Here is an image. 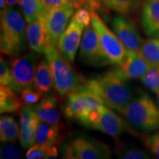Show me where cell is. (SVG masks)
Wrapping results in <instances>:
<instances>
[{"mask_svg":"<svg viewBox=\"0 0 159 159\" xmlns=\"http://www.w3.org/2000/svg\"><path fill=\"white\" fill-rule=\"evenodd\" d=\"M27 44L31 51L42 54L48 46L47 34L42 19L41 17L29 23L27 27Z\"/></svg>","mask_w":159,"mask_h":159,"instance_id":"18","label":"cell"},{"mask_svg":"<svg viewBox=\"0 0 159 159\" xmlns=\"http://www.w3.org/2000/svg\"><path fill=\"white\" fill-rule=\"evenodd\" d=\"M116 156L121 159H150L151 154L148 151L131 144L120 145L116 149Z\"/></svg>","mask_w":159,"mask_h":159,"instance_id":"26","label":"cell"},{"mask_svg":"<svg viewBox=\"0 0 159 159\" xmlns=\"http://www.w3.org/2000/svg\"><path fill=\"white\" fill-rule=\"evenodd\" d=\"M20 7L28 23L39 19L47 7L40 0H20Z\"/></svg>","mask_w":159,"mask_h":159,"instance_id":"24","label":"cell"},{"mask_svg":"<svg viewBox=\"0 0 159 159\" xmlns=\"http://www.w3.org/2000/svg\"><path fill=\"white\" fill-rule=\"evenodd\" d=\"M63 129L40 121L38 126L35 144L57 147L62 143Z\"/></svg>","mask_w":159,"mask_h":159,"instance_id":"20","label":"cell"},{"mask_svg":"<svg viewBox=\"0 0 159 159\" xmlns=\"http://www.w3.org/2000/svg\"><path fill=\"white\" fill-rule=\"evenodd\" d=\"M91 23L94 25L98 34L99 43L105 57L111 64L120 65L126 57L128 51L123 45L122 41L116 36L114 32L111 31L108 28L96 11H91Z\"/></svg>","mask_w":159,"mask_h":159,"instance_id":"7","label":"cell"},{"mask_svg":"<svg viewBox=\"0 0 159 159\" xmlns=\"http://www.w3.org/2000/svg\"><path fill=\"white\" fill-rule=\"evenodd\" d=\"M113 31L128 52H139L144 40L136 25L123 16H116L111 23Z\"/></svg>","mask_w":159,"mask_h":159,"instance_id":"12","label":"cell"},{"mask_svg":"<svg viewBox=\"0 0 159 159\" xmlns=\"http://www.w3.org/2000/svg\"><path fill=\"white\" fill-rule=\"evenodd\" d=\"M139 52L150 66H159V39L144 40Z\"/></svg>","mask_w":159,"mask_h":159,"instance_id":"25","label":"cell"},{"mask_svg":"<svg viewBox=\"0 0 159 159\" xmlns=\"http://www.w3.org/2000/svg\"><path fill=\"white\" fill-rule=\"evenodd\" d=\"M45 57L50 66L55 89L59 95L64 97L75 91L84 79L77 73L54 46L48 45L44 51Z\"/></svg>","mask_w":159,"mask_h":159,"instance_id":"4","label":"cell"},{"mask_svg":"<svg viewBox=\"0 0 159 159\" xmlns=\"http://www.w3.org/2000/svg\"><path fill=\"white\" fill-rule=\"evenodd\" d=\"M21 99L26 105H35L41 99V94L37 90H33L30 89H25L21 92Z\"/></svg>","mask_w":159,"mask_h":159,"instance_id":"33","label":"cell"},{"mask_svg":"<svg viewBox=\"0 0 159 159\" xmlns=\"http://www.w3.org/2000/svg\"><path fill=\"white\" fill-rule=\"evenodd\" d=\"M141 81L149 90L156 94L159 89V66H150Z\"/></svg>","mask_w":159,"mask_h":159,"instance_id":"28","label":"cell"},{"mask_svg":"<svg viewBox=\"0 0 159 159\" xmlns=\"http://www.w3.org/2000/svg\"><path fill=\"white\" fill-rule=\"evenodd\" d=\"M77 89L92 93L101 99L105 105L123 115L134 97L128 80L115 69L84 80Z\"/></svg>","mask_w":159,"mask_h":159,"instance_id":"1","label":"cell"},{"mask_svg":"<svg viewBox=\"0 0 159 159\" xmlns=\"http://www.w3.org/2000/svg\"><path fill=\"white\" fill-rule=\"evenodd\" d=\"M40 54L32 51L21 55H16L11 62V69L18 91L33 87L35 75Z\"/></svg>","mask_w":159,"mask_h":159,"instance_id":"9","label":"cell"},{"mask_svg":"<svg viewBox=\"0 0 159 159\" xmlns=\"http://www.w3.org/2000/svg\"><path fill=\"white\" fill-rule=\"evenodd\" d=\"M73 7L46 8L41 16L47 31L48 45L57 47L59 38L66 28L69 19L74 13Z\"/></svg>","mask_w":159,"mask_h":159,"instance_id":"11","label":"cell"},{"mask_svg":"<svg viewBox=\"0 0 159 159\" xmlns=\"http://www.w3.org/2000/svg\"><path fill=\"white\" fill-rule=\"evenodd\" d=\"M79 59L87 66L102 67L111 64L103 52L99 36L92 23L85 27L80 45Z\"/></svg>","mask_w":159,"mask_h":159,"instance_id":"8","label":"cell"},{"mask_svg":"<svg viewBox=\"0 0 159 159\" xmlns=\"http://www.w3.org/2000/svg\"><path fill=\"white\" fill-rule=\"evenodd\" d=\"M103 4L119 15L130 16L142 7L143 0H103Z\"/></svg>","mask_w":159,"mask_h":159,"instance_id":"22","label":"cell"},{"mask_svg":"<svg viewBox=\"0 0 159 159\" xmlns=\"http://www.w3.org/2000/svg\"><path fill=\"white\" fill-rule=\"evenodd\" d=\"M77 122L84 128L99 130L116 140L128 129V125L105 105L84 113Z\"/></svg>","mask_w":159,"mask_h":159,"instance_id":"5","label":"cell"},{"mask_svg":"<svg viewBox=\"0 0 159 159\" xmlns=\"http://www.w3.org/2000/svg\"><path fill=\"white\" fill-rule=\"evenodd\" d=\"M17 92L7 85H0V113L11 114L19 113L23 107L24 102Z\"/></svg>","mask_w":159,"mask_h":159,"instance_id":"21","label":"cell"},{"mask_svg":"<svg viewBox=\"0 0 159 159\" xmlns=\"http://www.w3.org/2000/svg\"><path fill=\"white\" fill-rule=\"evenodd\" d=\"M84 27V26L71 18L70 22L59 38L57 49L69 62H74L79 46L80 45Z\"/></svg>","mask_w":159,"mask_h":159,"instance_id":"13","label":"cell"},{"mask_svg":"<svg viewBox=\"0 0 159 159\" xmlns=\"http://www.w3.org/2000/svg\"><path fill=\"white\" fill-rule=\"evenodd\" d=\"M57 156H58V150L57 147L38 144L30 148L25 155L26 158L27 159L56 158Z\"/></svg>","mask_w":159,"mask_h":159,"instance_id":"27","label":"cell"},{"mask_svg":"<svg viewBox=\"0 0 159 159\" xmlns=\"http://www.w3.org/2000/svg\"><path fill=\"white\" fill-rule=\"evenodd\" d=\"M26 19L18 8L7 7L1 13V52L16 56L27 47Z\"/></svg>","mask_w":159,"mask_h":159,"instance_id":"2","label":"cell"},{"mask_svg":"<svg viewBox=\"0 0 159 159\" xmlns=\"http://www.w3.org/2000/svg\"><path fill=\"white\" fill-rule=\"evenodd\" d=\"M0 83L1 84L11 87L16 92L19 93L13 75H12L11 66H9L8 63L2 56L1 57V60H0Z\"/></svg>","mask_w":159,"mask_h":159,"instance_id":"30","label":"cell"},{"mask_svg":"<svg viewBox=\"0 0 159 159\" xmlns=\"http://www.w3.org/2000/svg\"><path fill=\"white\" fill-rule=\"evenodd\" d=\"M33 87L41 94L49 95L54 86L50 66L46 57H43L38 64Z\"/></svg>","mask_w":159,"mask_h":159,"instance_id":"19","label":"cell"},{"mask_svg":"<svg viewBox=\"0 0 159 159\" xmlns=\"http://www.w3.org/2000/svg\"><path fill=\"white\" fill-rule=\"evenodd\" d=\"M7 2V7H14L18 3H19L20 0H5Z\"/></svg>","mask_w":159,"mask_h":159,"instance_id":"37","label":"cell"},{"mask_svg":"<svg viewBox=\"0 0 159 159\" xmlns=\"http://www.w3.org/2000/svg\"><path fill=\"white\" fill-rule=\"evenodd\" d=\"M72 19L84 27H87L91 25V21L92 20L91 11L85 7H80L74 13Z\"/></svg>","mask_w":159,"mask_h":159,"instance_id":"32","label":"cell"},{"mask_svg":"<svg viewBox=\"0 0 159 159\" xmlns=\"http://www.w3.org/2000/svg\"><path fill=\"white\" fill-rule=\"evenodd\" d=\"M139 138L151 154L159 158V131L152 134H142L139 135Z\"/></svg>","mask_w":159,"mask_h":159,"instance_id":"29","label":"cell"},{"mask_svg":"<svg viewBox=\"0 0 159 159\" xmlns=\"http://www.w3.org/2000/svg\"><path fill=\"white\" fill-rule=\"evenodd\" d=\"M124 115L130 128L144 133L159 129V108L147 93L140 91L133 97Z\"/></svg>","mask_w":159,"mask_h":159,"instance_id":"3","label":"cell"},{"mask_svg":"<svg viewBox=\"0 0 159 159\" xmlns=\"http://www.w3.org/2000/svg\"><path fill=\"white\" fill-rule=\"evenodd\" d=\"M103 105L104 103L101 99L96 95L77 89L67 95L63 107V113L67 119L77 121L84 113L100 108Z\"/></svg>","mask_w":159,"mask_h":159,"instance_id":"10","label":"cell"},{"mask_svg":"<svg viewBox=\"0 0 159 159\" xmlns=\"http://www.w3.org/2000/svg\"><path fill=\"white\" fill-rule=\"evenodd\" d=\"M156 95H157V99H158V102L159 104V89H158V91L156 92Z\"/></svg>","mask_w":159,"mask_h":159,"instance_id":"38","label":"cell"},{"mask_svg":"<svg viewBox=\"0 0 159 159\" xmlns=\"http://www.w3.org/2000/svg\"><path fill=\"white\" fill-rule=\"evenodd\" d=\"M0 158L4 159H20L22 158V154L17 146L11 143H6L1 146Z\"/></svg>","mask_w":159,"mask_h":159,"instance_id":"31","label":"cell"},{"mask_svg":"<svg viewBox=\"0 0 159 159\" xmlns=\"http://www.w3.org/2000/svg\"><path fill=\"white\" fill-rule=\"evenodd\" d=\"M63 158L72 159H107L111 156L106 144L88 136H77L63 144Z\"/></svg>","mask_w":159,"mask_h":159,"instance_id":"6","label":"cell"},{"mask_svg":"<svg viewBox=\"0 0 159 159\" xmlns=\"http://www.w3.org/2000/svg\"><path fill=\"white\" fill-rule=\"evenodd\" d=\"M150 67L139 52H128L124 61L115 68L117 72L126 80H139Z\"/></svg>","mask_w":159,"mask_h":159,"instance_id":"15","label":"cell"},{"mask_svg":"<svg viewBox=\"0 0 159 159\" xmlns=\"http://www.w3.org/2000/svg\"><path fill=\"white\" fill-rule=\"evenodd\" d=\"M7 8V5L5 0H0V11H1V13H2Z\"/></svg>","mask_w":159,"mask_h":159,"instance_id":"36","label":"cell"},{"mask_svg":"<svg viewBox=\"0 0 159 159\" xmlns=\"http://www.w3.org/2000/svg\"><path fill=\"white\" fill-rule=\"evenodd\" d=\"M19 125L12 116H1L0 119V141L3 144L13 143L19 138Z\"/></svg>","mask_w":159,"mask_h":159,"instance_id":"23","label":"cell"},{"mask_svg":"<svg viewBox=\"0 0 159 159\" xmlns=\"http://www.w3.org/2000/svg\"><path fill=\"white\" fill-rule=\"evenodd\" d=\"M75 9H79L82 7L85 3H87V0H67Z\"/></svg>","mask_w":159,"mask_h":159,"instance_id":"35","label":"cell"},{"mask_svg":"<svg viewBox=\"0 0 159 159\" xmlns=\"http://www.w3.org/2000/svg\"><path fill=\"white\" fill-rule=\"evenodd\" d=\"M33 108L40 121L53 125L64 130L65 127L61 121V114L57 108L55 97L50 95H45Z\"/></svg>","mask_w":159,"mask_h":159,"instance_id":"17","label":"cell"},{"mask_svg":"<svg viewBox=\"0 0 159 159\" xmlns=\"http://www.w3.org/2000/svg\"><path fill=\"white\" fill-rule=\"evenodd\" d=\"M141 24L147 36L159 39V0H145L142 7Z\"/></svg>","mask_w":159,"mask_h":159,"instance_id":"16","label":"cell"},{"mask_svg":"<svg viewBox=\"0 0 159 159\" xmlns=\"http://www.w3.org/2000/svg\"><path fill=\"white\" fill-rule=\"evenodd\" d=\"M20 116L19 142L24 149H29L35 144L39 119L29 105H25L19 113Z\"/></svg>","mask_w":159,"mask_h":159,"instance_id":"14","label":"cell"},{"mask_svg":"<svg viewBox=\"0 0 159 159\" xmlns=\"http://www.w3.org/2000/svg\"><path fill=\"white\" fill-rule=\"evenodd\" d=\"M97 2H98L99 3H100V4H102V3H103V0H96Z\"/></svg>","mask_w":159,"mask_h":159,"instance_id":"39","label":"cell"},{"mask_svg":"<svg viewBox=\"0 0 159 159\" xmlns=\"http://www.w3.org/2000/svg\"><path fill=\"white\" fill-rule=\"evenodd\" d=\"M47 8L49 7H73L67 0H40ZM74 8V7H73Z\"/></svg>","mask_w":159,"mask_h":159,"instance_id":"34","label":"cell"}]
</instances>
